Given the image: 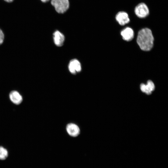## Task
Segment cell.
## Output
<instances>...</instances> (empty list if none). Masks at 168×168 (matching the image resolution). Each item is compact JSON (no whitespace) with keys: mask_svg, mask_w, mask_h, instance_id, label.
Segmentation results:
<instances>
[{"mask_svg":"<svg viewBox=\"0 0 168 168\" xmlns=\"http://www.w3.org/2000/svg\"><path fill=\"white\" fill-rule=\"evenodd\" d=\"M8 152L4 147L0 146V160H3L6 159L8 156Z\"/></svg>","mask_w":168,"mask_h":168,"instance_id":"8fae6325","label":"cell"},{"mask_svg":"<svg viewBox=\"0 0 168 168\" xmlns=\"http://www.w3.org/2000/svg\"><path fill=\"white\" fill-rule=\"evenodd\" d=\"M11 101L15 105H19L23 100V98L21 94L16 91H11L9 94Z\"/></svg>","mask_w":168,"mask_h":168,"instance_id":"52a82bcc","label":"cell"},{"mask_svg":"<svg viewBox=\"0 0 168 168\" xmlns=\"http://www.w3.org/2000/svg\"><path fill=\"white\" fill-rule=\"evenodd\" d=\"M66 130L68 134L72 137L77 136L80 133V129L79 127L73 123L68 124L66 127Z\"/></svg>","mask_w":168,"mask_h":168,"instance_id":"5b68a950","label":"cell"},{"mask_svg":"<svg viewBox=\"0 0 168 168\" xmlns=\"http://www.w3.org/2000/svg\"><path fill=\"white\" fill-rule=\"evenodd\" d=\"M134 12L136 15L140 18L146 17L149 14V10L147 6L144 3H139L135 7Z\"/></svg>","mask_w":168,"mask_h":168,"instance_id":"3957f363","label":"cell"},{"mask_svg":"<svg viewBox=\"0 0 168 168\" xmlns=\"http://www.w3.org/2000/svg\"><path fill=\"white\" fill-rule=\"evenodd\" d=\"M115 19L119 24L122 26L128 23L130 21L128 14L124 11L118 12L116 15Z\"/></svg>","mask_w":168,"mask_h":168,"instance_id":"277c9868","label":"cell"},{"mask_svg":"<svg viewBox=\"0 0 168 168\" xmlns=\"http://www.w3.org/2000/svg\"><path fill=\"white\" fill-rule=\"evenodd\" d=\"M140 89L141 91L147 95H150L155 88L154 84L151 80L147 81L146 85L142 83L140 85Z\"/></svg>","mask_w":168,"mask_h":168,"instance_id":"9c48e42d","label":"cell"},{"mask_svg":"<svg viewBox=\"0 0 168 168\" xmlns=\"http://www.w3.org/2000/svg\"><path fill=\"white\" fill-rule=\"evenodd\" d=\"M40 0L43 2H46L49 1V0Z\"/></svg>","mask_w":168,"mask_h":168,"instance_id":"5bb4252c","label":"cell"},{"mask_svg":"<svg viewBox=\"0 0 168 168\" xmlns=\"http://www.w3.org/2000/svg\"><path fill=\"white\" fill-rule=\"evenodd\" d=\"M68 69L70 72L73 74H76L81 70V66L80 62L76 59L71 60L69 65Z\"/></svg>","mask_w":168,"mask_h":168,"instance_id":"8992f818","label":"cell"},{"mask_svg":"<svg viewBox=\"0 0 168 168\" xmlns=\"http://www.w3.org/2000/svg\"><path fill=\"white\" fill-rule=\"evenodd\" d=\"M154 40L152 31L149 29L144 28L139 31L137 41L142 50L145 51L150 50L153 47Z\"/></svg>","mask_w":168,"mask_h":168,"instance_id":"6da1fadb","label":"cell"},{"mask_svg":"<svg viewBox=\"0 0 168 168\" xmlns=\"http://www.w3.org/2000/svg\"><path fill=\"white\" fill-rule=\"evenodd\" d=\"M53 36L55 44L58 47L62 46L65 40L64 35L59 31L57 30L54 33Z\"/></svg>","mask_w":168,"mask_h":168,"instance_id":"ba28073f","label":"cell"},{"mask_svg":"<svg viewBox=\"0 0 168 168\" xmlns=\"http://www.w3.org/2000/svg\"><path fill=\"white\" fill-rule=\"evenodd\" d=\"M4 39V34L2 30L0 28V45L3 43Z\"/></svg>","mask_w":168,"mask_h":168,"instance_id":"7c38bea8","label":"cell"},{"mask_svg":"<svg viewBox=\"0 0 168 168\" xmlns=\"http://www.w3.org/2000/svg\"><path fill=\"white\" fill-rule=\"evenodd\" d=\"M51 4L56 11L59 13L66 12L69 7L68 0H51Z\"/></svg>","mask_w":168,"mask_h":168,"instance_id":"7a4b0ae2","label":"cell"},{"mask_svg":"<svg viewBox=\"0 0 168 168\" xmlns=\"http://www.w3.org/2000/svg\"><path fill=\"white\" fill-rule=\"evenodd\" d=\"M4 0L7 2H12L14 0Z\"/></svg>","mask_w":168,"mask_h":168,"instance_id":"4fadbf2b","label":"cell"},{"mask_svg":"<svg viewBox=\"0 0 168 168\" xmlns=\"http://www.w3.org/2000/svg\"><path fill=\"white\" fill-rule=\"evenodd\" d=\"M121 35L124 40L129 41L132 40L133 38L134 32L132 28L127 27L121 31Z\"/></svg>","mask_w":168,"mask_h":168,"instance_id":"30bf717a","label":"cell"}]
</instances>
